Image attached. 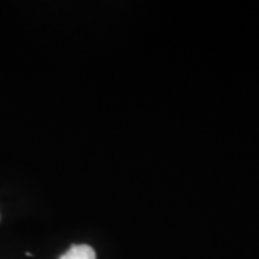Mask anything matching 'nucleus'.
Here are the masks:
<instances>
[{"instance_id": "1", "label": "nucleus", "mask_w": 259, "mask_h": 259, "mask_svg": "<svg viewBox=\"0 0 259 259\" xmlns=\"http://www.w3.org/2000/svg\"><path fill=\"white\" fill-rule=\"evenodd\" d=\"M59 259H97V253L88 245H74Z\"/></svg>"}]
</instances>
